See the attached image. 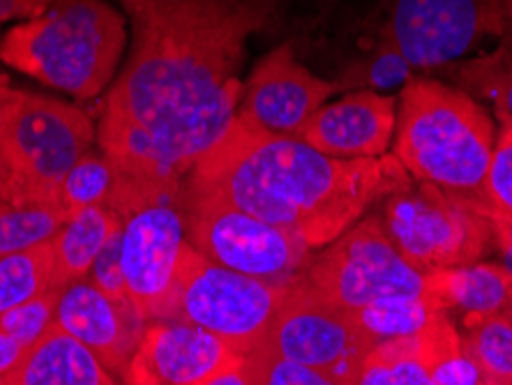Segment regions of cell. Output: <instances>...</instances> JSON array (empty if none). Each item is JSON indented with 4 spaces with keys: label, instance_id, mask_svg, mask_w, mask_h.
<instances>
[{
    "label": "cell",
    "instance_id": "cell-9",
    "mask_svg": "<svg viewBox=\"0 0 512 385\" xmlns=\"http://www.w3.org/2000/svg\"><path fill=\"white\" fill-rule=\"evenodd\" d=\"M185 215L187 243L217 266L282 286L305 275L312 249L280 226L215 196L194 192L187 183Z\"/></svg>",
    "mask_w": 512,
    "mask_h": 385
},
{
    "label": "cell",
    "instance_id": "cell-20",
    "mask_svg": "<svg viewBox=\"0 0 512 385\" xmlns=\"http://www.w3.org/2000/svg\"><path fill=\"white\" fill-rule=\"evenodd\" d=\"M441 316L439 305L434 303L427 293L420 296H386L374 300L353 314L358 326L372 337L374 344L390 342V339H406L416 337L427 330Z\"/></svg>",
    "mask_w": 512,
    "mask_h": 385
},
{
    "label": "cell",
    "instance_id": "cell-28",
    "mask_svg": "<svg viewBox=\"0 0 512 385\" xmlns=\"http://www.w3.org/2000/svg\"><path fill=\"white\" fill-rule=\"evenodd\" d=\"M243 362L252 385H356L335 379V376L319 372L314 367L286 360L268 351L266 346H259L250 356H243Z\"/></svg>",
    "mask_w": 512,
    "mask_h": 385
},
{
    "label": "cell",
    "instance_id": "cell-6",
    "mask_svg": "<svg viewBox=\"0 0 512 385\" xmlns=\"http://www.w3.org/2000/svg\"><path fill=\"white\" fill-rule=\"evenodd\" d=\"M95 125L74 104L19 90L0 130L10 206H60L67 173L93 150Z\"/></svg>",
    "mask_w": 512,
    "mask_h": 385
},
{
    "label": "cell",
    "instance_id": "cell-17",
    "mask_svg": "<svg viewBox=\"0 0 512 385\" xmlns=\"http://www.w3.org/2000/svg\"><path fill=\"white\" fill-rule=\"evenodd\" d=\"M425 293L441 312L462 314L464 328L512 309V273L499 263L443 268L425 275Z\"/></svg>",
    "mask_w": 512,
    "mask_h": 385
},
{
    "label": "cell",
    "instance_id": "cell-13",
    "mask_svg": "<svg viewBox=\"0 0 512 385\" xmlns=\"http://www.w3.org/2000/svg\"><path fill=\"white\" fill-rule=\"evenodd\" d=\"M340 88L342 83L316 77L300 65L289 44H282L256 63L243 88L238 116L268 132L300 137L314 113Z\"/></svg>",
    "mask_w": 512,
    "mask_h": 385
},
{
    "label": "cell",
    "instance_id": "cell-42",
    "mask_svg": "<svg viewBox=\"0 0 512 385\" xmlns=\"http://www.w3.org/2000/svg\"><path fill=\"white\" fill-rule=\"evenodd\" d=\"M508 316H510V321H512V309H510V312H508Z\"/></svg>",
    "mask_w": 512,
    "mask_h": 385
},
{
    "label": "cell",
    "instance_id": "cell-29",
    "mask_svg": "<svg viewBox=\"0 0 512 385\" xmlns=\"http://www.w3.org/2000/svg\"><path fill=\"white\" fill-rule=\"evenodd\" d=\"M496 118H499V134L485 178V206L494 213L512 217V120L499 111Z\"/></svg>",
    "mask_w": 512,
    "mask_h": 385
},
{
    "label": "cell",
    "instance_id": "cell-4",
    "mask_svg": "<svg viewBox=\"0 0 512 385\" xmlns=\"http://www.w3.org/2000/svg\"><path fill=\"white\" fill-rule=\"evenodd\" d=\"M123 14L104 0H54L0 40V60L37 81L93 100L125 51Z\"/></svg>",
    "mask_w": 512,
    "mask_h": 385
},
{
    "label": "cell",
    "instance_id": "cell-11",
    "mask_svg": "<svg viewBox=\"0 0 512 385\" xmlns=\"http://www.w3.org/2000/svg\"><path fill=\"white\" fill-rule=\"evenodd\" d=\"M286 360L356 383L372 337L353 314L328 300L305 275L289 284L263 344Z\"/></svg>",
    "mask_w": 512,
    "mask_h": 385
},
{
    "label": "cell",
    "instance_id": "cell-14",
    "mask_svg": "<svg viewBox=\"0 0 512 385\" xmlns=\"http://www.w3.org/2000/svg\"><path fill=\"white\" fill-rule=\"evenodd\" d=\"M240 356L220 337L185 321H155L127 362L130 385H197Z\"/></svg>",
    "mask_w": 512,
    "mask_h": 385
},
{
    "label": "cell",
    "instance_id": "cell-35",
    "mask_svg": "<svg viewBox=\"0 0 512 385\" xmlns=\"http://www.w3.org/2000/svg\"><path fill=\"white\" fill-rule=\"evenodd\" d=\"M197 385H252V381H250V376H247V372H245L243 356H240L238 360L229 362L227 367L217 369L215 374H210L208 379L199 381Z\"/></svg>",
    "mask_w": 512,
    "mask_h": 385
},
{
    "label": "cell",
    "instance_id": "cell-2",
    "mask_svg": "<svg viewBox=\"0 0 512 385\" xmlns=\"http://www.w3.org/2000/svg\"><path fill=\"white\" fill-rule=\"evenodd\" d=\"M185 183L316 249L335 243L374 203L413 178L395 155L337 160L303 139L268 132L236 113Z\"/></svg>",
    "mask_w": 512,
    "mask_h": 385
},
{
    "label": "cell",
    "instance_id": "cell-3",
    "mask_svg": "<svg viewBox=\"0 0 512 385\" xmlns=\"http://www.w3.org/2000/svg\"><path fill=\"white\" fill-rule=\"evenodd\" d=\"M494 120L464 90L413 79L397 111L393 155L416 183L485 203Z\"/></svg>",
    "mask_w": 512,
    "mask_h": 385
},
{
    "label": "cell",
    "instance_id": "cell-27",
    "mask_svg": "<svg viewBox=\"0 0 512 385\" xmlns=\"http://www.w3.org/2000/svg\"><path fill=\"white\" fill-rule=\"evenodd\" d=\"M464 93L494 102V109L512 120V51L499 47L483 58L457 67Z\"/></svg>",
    "mask_w": 512,
    "mask_h": 385
},
{
    "label": "cell",
    "instance_id": "cell-34",
    "mask_svg": "<svg viewBox=\"0 0 512 385\" xmlns=\"http://www.w3.org/2000/svg\"><path fill=\"white\" fill-rule=\"evenodd\" d=\"M489 222H492V243L503 256V266L512 273V217L499 215L489 210Z\"/></svg>",
    "mask_w": 512,
    "mask_h": 385
},
{
    "label": "cell",
    "instance_id": "cell-21",
    "mask_svg": "<svg viewBox=\"0 0 512 385\" xmlns=\"http://www.w3.org/2000/svg\"><path fill=\"white\" fill-rule=\"evenodd\" d=\"M420 339L429 360V385H483L487 381L466 339L459 337L448 316L420 332Z\"/></svg>",
    "mask_w": 512,
    "mask_h": 385
},
{
    "label": "cell",
    "instance_id": "cell-24",
    "mask_svg": "<svg viewBox=\"0 0 512 385\" xmlns=\"http://www.w3.org/2000/svg\"><path fill=\"white\" fill-rule=\"evenodd\" d=\"M70 220L63 206H7L0 210V256L51 243Z\"/></svg>",
    "mask_w": 512,
    "mask_h": 385
},
{
    "label": "cell",
    "instance_id": "cell-16",
    "mask_svg": "<svg viewBox=\"0 0 512 385\" xmlns=\"http://www.w3.org/2000/svg\"><path fill=\"white\" fill-rule=\"evenodd\" d=\"M397 130V100L358 90L314 113L298 139L337 160H379Z\"/></svg>",
    "mask_w": 512,
    "mask_h": 385
},
{
    "label": "cell",
    "instance_id": "cell-19",
    "mask_svg": "<svg viewBox=\"0 0 512 385\" xmlns=\"http://www.w3.org/2000/svg\"><path fill=\"white\" fill-rule=\"evenodd\" d=\"M120 226H123L120 215L104 206L74 213L58 231V236L51 240V247H54V289H65V286L81 282L90 275L95 259Z\"/></svg>",
    "mask_w": 512,
    "mask_h": 385
},
{
    "label": "cell",
    "instance_id": "cell-23",
    "mask_svg": "<svg viewBox=\"0 0 512 385\" xmlns=\"http://www.w3.org/2000/svg\"><path fill=\"white\" fill-rule=\"evenodd\" d=\"M356 385H429V360L420 335L376 344Z\"/></svg>",
    "mask_w": 512,
    "mask_h": 385
},
{
    "label": "cell",
    "instance_id": "cell-1",
    "mask_svg": "<svg viewBox=\"0 0 512 385\" xmlns=\"http://www.w3.org/2000/svg\"><path fill=\"white\" fill-rule=\"evenodd\" d=\"M132 54L104 100L102 153L123 176L185 180L236 118L247 40L273 0H125Z\"/></svg>",
    "mask_w": 512,
    "mask_h": 385
},
{
    "label": "cell",
    "instance_id": "cell-15",
    "mask_svg": "<svg viewBox=\"0 0 512 385\" xmlns=\"http://www.w3.org/2000/svg\"><path fill=\"white\" fill-rule=\"evenodd\" d=\"M54 326L88 346L109 369H125L146 335V319L132 300L111 298L93 282L60 289Z\"/></svg>",
    "mask_w": 512,
    "mask_h": 385
},
{
    "label": "cell",
    "instance_id": "cell-38",
    "mask_svg": "<svg viewBox=\"0 0 512 385\" xmlns=\"http://www.w3.org/2000/svg\"><path fill=\"white\" fill-rule=\"evenodd\" d=\"M503 5V28H501V44L499 47L512 51V0H501Z\"/></svg>",
    "mask_w": 512,
    "mask_h": 385
},
{
    "label": "cell",
    "instance_id": "cell-39",
    "mask_svg": "<svg viewBox=\"0 0 512 385\" xmlns=\"http://www.w3.org/2000/svg\"><path fill=\"white\" fill-rule=\"evenodd\" d=\"M0 203H10V196H7V187H5L3 173H0Z\"/></svg>",
    "mask_w": 512,
    "mask_h": 385
},
{
    "label": "cell",
    "instance_id": "cell-40",
    "mask_svg": "<svg viewBox=\"0 0 512 385\" xmlns=\"http://www.w3.org/2000/svg\"><path fill=\"white\" fill-rule=\"evenodd\" d=\"M483 385H496V383H492V381H485Z\"/></svg>",
    "mask_w": 512,
    "mask_h": 385
},
{
    "label": "cell",
    "instance_id": "cell-22",
    "mask_svg": "<svg viewBox=\"0 0 512 385\" xmlns=\"http://www.w3.org/2000/svg\"><path fill=\"white\" fill-rule=\"evenodd\" d=\"M54 289L51 243L0 256V316Z\"/></svg>",
    "mask_w": 512,
    "mask_h": 385
},
{
    "label": "cell",
    "instance_id": "cell-41",
    "mask_svg": "<svg viewBox=\"0 0 512 385\" xmlns=\"http://www.w3.org/2000/svg\"><path fill=\"white\" fill-rule=\"evenodd\" d=\"M5 206H7V203H0V210H3V208H5Z\"/></svg>",
    "mask_w": 512,
    "mask_h": 385
},
{
    "label": "cell",
    "instance_id": "cell-26",
    "mask_svg": "<svg viewBox=\"0 0 512 385\" xmlns=\"http://www.w3.org/2000/svg\"><path fill=\"white\" fill-rule=\"evenodd\" d=\"M466 346L478 360L487 381L512 385V321L508 314H494L466 328Z\"/></svg>",
    "mask_w": 512,
    "mask_h": 385
},
{
    "label": "cell",
    "instance_id": "cell-30",
    "mask_svg": "<svg viewBox=\"0 0 512 385\" xmlns=\"http://www.w3.org/2000/svg\"><path fill=\"white\" fill-rule=\"evenodd\" d=\"M58 296L60 289H49L42 296L10 309V312L0 316V330L17 339L24 349H30L44 332L54 326Z\"/></svg>",
    "mask_w": 512,
    "mask_h": 385
},
{
    "label": "cell",
    "instance_id": "cell-8",
    "mask_svg": "<svg viewBox=\"0 0 512 385\" xmlns=\"http://www.w3.org/2000/svg\"><path fill=\"white\" fill-rule=\"evenodd\" d=\"M286 289L217 266L187 243L173 321L208 330L238 356H250L266 339Z\"/></svg>",
    "mask_w": 512,
    "mask_h": 385
},
{
    "label": "cell",
    "instance_id": "cell-18",
    "mask_svg": "<svg viewBox=\"0 0 512 385\" xmlns=\"http://www.w3.org/2000/svg\"><path fill=\"white\" fill-rule=\"evenodd\" d=\"M0 385H114L107 369L88 349L58 326H51L26 349L24 358Z\"/></svg>",
    "mask_w": 512,
    "mask_h": 385
},
{
    "label": "cell",
    "instance_id": "cell-32",
    "mask_svg": "<svg viewBox=\"0 0 512 385\" xmlns=\"http://www.w3.org/2000/svg\"><path fill=\"white\" fill-rule=\"evenodd\" d=\"M120 231H123V226L109 238V243L104 245L100 256L95 259L93 270H90V282L100 286L111 298L130 300L125 291L123 270H120Z\"/></svg>",
    "mask_w": 512,
    "mask_h": 385
},
{
    "label": "cell",
    "instance_id": "cell-12",
    "mask_svg": "<svg viewBox=\"0 0 512 385\" xmlns=\"http://www.w3.org/2000/svg\"><path fill=\"white\" fill-rule=\"evenodd\" d=\"M501 0H397L388 42L411 67L448 65L485 37H501Z\"/></svg>",
    "mask_w": 512,
    "mask_h": 385
},
{
    "label": "cell",
    "instance_id": "cell-36",
    "mask_svg": "<svg viewBox=\"0 0 512 385\" xmlns=\"http://www.w3.org/2000/svg\"><path fill=\"white\" fill-rule=\"evenodd\" d=\"M24 353L26 349L17 342V339H12L10 335H5V332L0 330V379L10 374L12 369L19 365V360L24 358Z\"/></svg>",
    "mask_w": 512,
    "mask_h": 385
},
{
    "label": "cell",
    "instance_id": "cell-7",
    "mask_svg": "<svg viewBox=\"0 0 512 385\" xmlns=\"http://www.w3.org/2000/svg\"><path fill=\"white\" fill-rule=\"evenodd\" d=\"M483 201L429 183H409L383 199L379 220L402 256L420 273L471 266L492 243Z\"/></svg>",
    "mask_w": 512,
    "mask_h": 385
},
{
    "label": "cell",
    "instance_id": "cell-37",
    "mask_svg": "<svg viewBox=\"0 0 512 385\" xmlns=\"http://www.w3.org/2000/svg\"><path fill=\"white\" fill-rule=\"evenodd\" d=\"M17 95H19L17 88H12L5 79H0V130H3L7 116H10V109L14 100H17Z\"/></svg>",
    "mask_w": 512,
    "mask_h": 385
},
{
    "label": "cell",
    "instance_id": "cell-10",
    "mask_svg": "<svg viewBox=\"0 0 512 385\" xmlns=\"http://www.w3.org/2000/svg\"><path fill=\"white\" fill-rule=\"evenodd\" d=\"M305 277L349 314L386 296L425 293V273L404 259L383 231L379 215L363 217L326 252L310 259Z\"/></svg>",
    "mask_w": 512,
    "mask_h": 385
},
{
    "label": "cell",
    "instance_id": "cell-33",
    "mask_svg": "<svg viewBox=\"0 0 512 385\" xmlns=\"http://www.w3.org/2000/svg\"><path fill=\"white\" fill-rule=\"evenodd\" d=\"M54 0H0V28L12 19H33L49 10Z\"/></svg>",
    "mask_w": 512,
    "mask_h": 385
},
{
    "label": "cell",
    "instance_id": "cell-31",
    "mask_svg": "<svg viewBox=\"0 0 512 385\" xmlns=\"http://www.w3.org/2000/svg\"><path fill=\"white\" fill-rule=\"evenodd\" d=\"M411 79V65L406 63L404 56L386 40V44L370 58L365 72L360 74V81L367 83L370 88H395L399 83Z\"/></svg>",
    "mask_w": 512,
    "mask_h": 385
},
{
    "label": "cell",
    "instance_id": "cell-5",
    "mask_svg": "<svg viewBox=\"0 0 512 385\" xmlns=\"http://www.w3.org/2000/svg\"><path fill=\"white\" fill-rule=\"evenodd\" d=\"M185 180L134 178L118 171L109 201L123 220L120 270L127 298L146 321H173L176 314L187 247Z\"/></svg>",
    "mask_w": 512,
    "mask_h": 385
},
{
    "label": "cell",
    "instance_id": "cell-25",
    "mask_svg": "<svg viewBox=\"0 0 512 385\" xmlns=\"http://www.w3.org/2000/svg\"><path fill=\"white\" fill-rule=\"evenodd\" d=\"M118 185V166L104 153L90 150L81 160L74 164V169L67 173L63 192H60V206L70 217L79 210L104 206L109 208L111 196Z\"/></svg>",
    "mask_w": 512,
    "mask_h": 385
}]
</instances>
